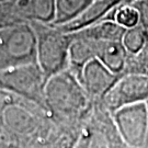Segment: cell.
Listing matches in <instances>:
<instances>
[{
    "mask_svg": "<svg viewBox=\"0 0 148 148\" xmlns=\"http://www.w3.org/2000/svg\"><path fill=\"white\" fill-rule=\"evenodd\" d=\"M93 106L79 78L69 68L47 80L45 108L58 126L81 132Z\"/></svg>",
    "mask_w": 148,
    "mask_h": 148,
    "instance_id": "obj_1",
    "label": "cell"
},
{
    "mask_svg": "<svg viewBox=\"0 0 148 148\" xmlns=\"http://www.w3.org/2000/svg\"><path fill=\"white\" fill-rule=\"evenodd\" d=\"M36 35L37 64L47 80L69 68V49L73 41L70 33L51 23L30 22Z\"/></svg>",
    "mask_w": 148,
    "mask_h": 148,
    "instance_id": "obj_2",
    "label": "cell"
},
{
    "mask_svg": "<svg viewBox=\"0 0 148 148\" xmlns=\"http://www.w3.org/2000/svg\"><path fill=\"white\" fill-rule=\"evenodd\" d=\"M37 63V42L30 22L0 27V71Z\"/></svg>",
    "mask_w": 148,
    "mask_h": 148,
    "instance_id": "obj_3",
    "label": "cell"
},
{
    "mask_svg": "<svg viewBox=\"0 0 148 148\" xmlns=\"http://www.w3.org/2000/svg\"><path fill=\"white\" fill-rule=\"evenodd\" d=\"M46 84L47 78L37 63L0 71V89L35 102L44 108Z\"/></svg>",
    "mask_w": 148,
    "mask_h": 148,
    "instance_id": "obj_4",
    "label": "cell"
},
{
    "mask_svg": "<svg viewBox=\"0 0 148 148\" xmlns=\"http://www.w3.org/2000/svg\"><path fill=\"white\" fill-rule=\"evenodd\" d=\"M76 146L77 148H132L121 137L112 113L100 103L93 106Z\"/></svg>",
    "mask_w": 148,
    "mask_h": 148,
    "instance_id": "obj_5",
    "label": "cell"
},
{
    "mask_svg": "<svg viewBox=\"0 0 148 148\" xmlns=\"http://www.w3.org/2000/svg\"><path fill=\"white\" fill-rule=\"evenodd\" d=\"M123 140L132 148L148 146V110L146 103L124 106L112 113Z\"/></svg>",
    "mask_w": 148,
    "mask_h": 148,
    "instance_id": "obj_6",
    "label": "cell"
},
{
    "mask_svg": "<svg viewBox=\"0 0 148 148\" xmlns=\"http://www.w3.org/2000/svg\"><path fill=\"white\" fill-rule=\"evenodd\" d=\"M147 100L148 76L122 75L114 87L99 103L109 112L114 113L124 106L146 103Z\"/></svg>",
    "mask_w": 148,
    "mask_h": 148,
    "instance_id": "obj_7",
    "label": "cell"
},
{
    "mask_svg": "<svg viewBox=\"0 0 148 148\" xmlns=\"http://www.w3.org/2000/svg\"><path fill=\"white\" fill-rule=\"evenodd\" d=\"M122 75L115 74L106 67L98 59L86 64L80 74V82L82 84L87 95L92 103H99L109 91L114 87Z\"/></svg>",
    "mask_w": 148,
    "mask_h": 148,
    "instance_id": "obj_8",
    "label": "cell"
},
{
    "mask_svg": "<svg viewBox=\"0 0 148 148\" xmlns=\"http://www.w3.org/2000/svg\"><path fill=\"white\" fill-rule=\"evenodd\" d=\"M1 10L13 22L53 23L55 0H13Z\"/></svg>",
    "mask_w": 148,
    "mask_h": 148,
    "instance_id": "obj_9",
    "label": "cell"
},
{
    "mask_svg": "<svg viewBox=\"0 0 148 148\" xmlns=\"http://www.w3.org/2000/svg\"><path fill=\"white\" fill-rule=\"evenodd\" d=\"M123 3H127L126 0H95L76 19L59 27L66 33H76L102 21L113 20L116 9Z\"/></svg>",
    "mask_w": 148,
    "mask_h": 148,
    "instance_id": "obj_10",
    "label": "cell"
},
{
    "mask_svg": "<svg viewBox=\"0 0 148 148\" xmlns=\"http://www.w3.org/2000/svg\"><path fill=\"white\" fill-rule=\"evenodd\" d=\"M128 54L123 41H98L97 59L115 74H123Z\"/></svg>",
    "mask_w": 148,
    "mask_h": 148,
    "instance_id": "obj_11",
    "label": "cell"
},
{
    "mask_svg": "<svg viewBox=\"0 0 148 148\" xmlns=\"http://www.w3.org/2000/svg\"><path fill=\"white\" fill-rule=\"evenodd\" d=\"M95 0H55L53 25L62 27L73 21Z\"/></svg>",
    "mask_w": 148,
    "mask_h": 148,
    "instance_id": "obj_12",
    "label": "cell"
},
{
    "mask_svg": "<svg viewBox=\"0 0 148 148\" xmlns=\"http://www.w3.org/2000/svg\"><path fill=\"white\" fill-rule=\"evenodd\" d=\"M122 75L148 76V42L140 51L128 54Z\"/></svg>",
    "mask_w": 148,
    "mask_h": 148,
    "instance_id": "obj_13",
    "label": "cell"
},
{
    "mask_svg": "<svg viewBox=\"0 0 148 148\" xmlns=\"http://www.w3.org/2000/svg\"><path fill=\"white\" fill-rule=\"evenodd\" d=\"M122 41L128 53H136L148 42V30L142 24L132 29H127Z\"/></svg>",
    "mask_w": 148,
    "mask_h": 148,
    "instance_id": "obj_14",
    "label": "cell"
},
{
    "mask_svg": "<svg viewBox=\"0 0 148 148\" xmlns=\"http://www.w3.org/2000/svg\"><path fill=\"white\" fill-rule=\"evenodd\" d=\"M113 20L124 29H132L140 24V16L137 9L131 3H123L116 9Z\"/></svg>",
    "mask_w": 148,
    "mask_h": 148,
    "instance_id": "obj_15",
    "label": "cell"
},
{
    "mask_svg": "<svg viewBox=\"0 0 148 148\" xmlns=\"http://www.w3.org/2000/svg\"><path fill=\"white\" fill-rule=\"evenodd\" d=\"M131 5L137 9L140 16V24L148 30V0H135Z\"/></svg>",
    "mask_w": 148,
    "mask_h": 148,
    "instance_id": "obj_16",
    "label": "cell"
},
{
    "mask_svg": "<svg viewBox=\"0 0 148 148\" xmlns=\"http://www.w3.org/2000/svg\"><path fill=\"white\" fill-rule=\"evenodd\" d=\"M13 0H0V9H2L3 7L8 5L10 2H12Z\"/></svg>",
    "mask_w": 148,
    "mask_h": 148,
    "instance_id": "obj_17",
    "label": "cell"
},
{
    "mask_svg": "<svg viewBox=\"0 0 148 148\" xmlns=\"http://www.w3.org/2000/svg\"><path fill=\"white\" fill-rule=\"evenodd\" d=\"M133 1H135V0H126V2H127V3H132Z\"/></svg>",
    "mask_w": 148,
    "mask_h": 148,
    "instance_id": "obj_18",
    "label": "cell"
},
{
    "mask_svg": "<svg viewBox=\"0 0 148 148\" xmlns=\"http://www.w3.org/2000/svg\"><path fill=\"white\" fill-rule=\"evenodd\" d=\"M146 106H147V110H148V100L146 101Z\"/></svg>",
    "mask_w": 148,
    "mask_h": 148,
    "instance_id": "obj_19",
    "label": "cell"
},
{
    "mask_svg": "<svg viewBox=\"0 0 148 148\" xmlns=\"http://www.w3.org/2000/svg\"><path fill=\"white\" fill-rule=\"evenodd\" d=\"M76 148H77V146H76Z\"/></svg>",
    "mask_w": 148,
    "mask_h": 148,
    "instance_id": "obj_20",
    "label": "cell"
}]
</instances>
